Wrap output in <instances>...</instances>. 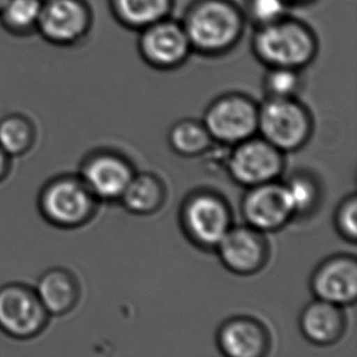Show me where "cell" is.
Wrapping results in <instances>:
<instances>
[{
	"mask_svg": "<svg viewBox=\"0 0 357 357\" xmlns=\"http://www.w3.org/2000/svg\"><path fill=\"white\" fill-rule=\"evenodd\" d=\"M194 54L220 58L236 49L245 33V16L234 0H193L181 19Z\"/></svg>",
	"mask_w": 357,
	"mask_h": 357,
	"instance_id": "cell-1",
	"label": "cell"
},
{
	"mask_svg": "<svg viewBox=\"0 0 357 357\" xmlns=\"http://www.w3.org/2000/svg\"><path fill=\"white\" fill-rule=\"evenodd\" d=\"M250 48L266 68L304 70L317 58L319 42L307 22L289 14L273 24L254 29Z\"/></svg>",
	"mask_w": 357,
	"mask_h": 357,
	"instance_id": "cell-2",
	"label": "cell"
},
{
	"mask_svg": "<svg viewBox=\"0 0 357 357\" xmlns=\"http://www.w3.org/2000/svg\"><path fill=\"white\" fill-rule=\"evenodd\" d=\"M96 208L97 198L79 176H58L50 179L39 193V213L54 227H81L93 218Z\"/></svg>",
	"mask_w": 357,
	"mask_h": 357,
	"instance_id": "cell-3",
	"label": "cell"
},
{
	"mask_svg": "<svg viewBox=\"0 0 357 357\" xmlns=\"http://www.w3.org/2000/svg\"><path fill=\"white\" fill-rule=\"evenodd\" d=\"M311 116L296 98H267L259 107V126L262 138L283 151L299 149L309 139Z\"/></svg>",
	"mask_w": 357,
	"mask_h": 357,
	"instance_id": "cell-4",
	"label": "cell"
},
{
	"mask_svg": "<svg viewBox=\"0 0 357 357\" xmlns=\"http://www.w3.org/2000/svg\"><path fill=\"white\" fill-rule=\"evenodd\" d=\"M137 49L140 59L159 71L181 68L194 54L181 20L172 16L139 31Z\"/></svg>",
	"mask_w": 357,
	"mask_h": 357,
	"instance_id": "cell-5",
	"label": "cell"
},
{
	"mask_svg": "<svg viewBox=\"0 0 357 357\" xmlns=\"http://www.w3.org/2000/svg\"><path fill=\"white\" fill-rule=\"evenodd\" d=\"M49 317L32 287L22 283L0 287V331L10 338L38 337L47 328Z\"/></svg>",
	"mask_w": 357,
	"mask_h": 357,
	"instance_id": "cell-6",
	"label": "cell"
},
{
	"mask_svg": "<svg viewBox=\"0 0 357 357\" xmlns=\"http://www.w3.org/2000/svg\"><path fill=\"white\" fill-rule=\"evenodd\" d=\"M213 140L237 145L252 138L259 126V107L251 98L231 93L210 104L204 117Z\"/></svg>",
	"mask_w": 357,
	"mask_h": 357,
	"instance_id": "cell-7",
	"label": "cell"
},
{
	"mask_svg": "<svg viewBox=\"0 0 357 357\" xmlns=\"http://www.w3.org/2000/svg\"><path fill=\"white\" fill-rule=\"evenodd\" d=\"M92 26L87 0H43L37 33L56 47H75L87 38Z\"/></svg>",
	"mask_w": 357,
	"mask_h": 357,
	"instance_id": "cell-8",
	"label": "cell"
},
{
	"mask_svg": "<svg viewBox=\"0 0 357 357\" xmlns=\"http://www.w3.org/2000/svg\"><path fill=\"white\" fill-rule=\"evenodd\" d=\"M283 166L282 151L264 138L254 137L236 145L228 159L232 178L249 188L273 182L283 171Z\"/></svg>",
	"mask_w": 357,
	"mask_h": 357,
	"instance_id": "cell-9",
	"label": "cell"
},
{
	"mask_svg": "<svg viewBox=\"0 0 357 357\" xmlns=\"http://www.w3.org/2000/svg\"><path fill=\"white\" fill-rule=\"evenodd\" d=\"M231 221L227 204L216 194H194L184 204V228L199 245L216 248L231 229Z\"/></svg>",
	"mask_w": 357,
	"mask_h": 357,
	"instance_id": "cell-10",
	"label": "cell"
},
{
	"mask_svg": "<svg viewBox=\"0 0 357 357\" xmlns=\"http://www.w3.org/2000/svg\"><path fill=\"white\" fill-rule=\"evenodd\" d=\"M243 215L259 232H273L289 222L294 216L284 184H260L251 187L243 200Z\"/></svg>",
	"mask_w": 357,
	"mask_h": 357,
	"instance_id": "cell-11",
	"label": "cell"
},
{
	"mask_svg": "<svg viewBox=\"0 0 357 357\" xmlns=\"http://www.w3.org/2000/svg\"><path fill=\"white\" fill-rule=\"evenodd\" d=\"M135 172L127 160L112 151H98L83 161L79 177L97 200L121 199Z\"/></svg>",
	"mask_w": 357,
	"mask_h": 357,
	"instance_id": "cell-12",
	"label": "cell"
},
{
	"mask_svg": "<svg viewBox=\"0 0 357 357\" xmlns=\"http://www.w3.org/2000/svg\"><path fill=\"white\" fill-rule=\"evenodd\" d=\"M216 248L223 265L238 275L261 270L268 255L265 238L251 227H231Z\"/></svg>",
	"mask_w": 357,
	"mask_h": 357,
	"instance_id": "cell-13",
	"label": "cell"
},
{
	"mask_svg": "<svg viewBox=\"0 0 357 357\" xmlns=\"http://www.w3.org/2000/svg\"><path fill=\"white\" fill-rule=\"evenodd\" d=\"M317 299L340 307L353 304L357 294V262L351 256H335L324 261L311 282Z\"/></svg>",
	"mask_w": 357,
	"mask_h": 357,
	"instance_id": "cell-14",
	"label": "cell"
},
{
	"mask_svg": "<svg viewBox=\"0 0 357 357\" xmlns=\"http://www.w3.org/2000/svg\"><path fill=\"white\" fill-rule=\"evenodd\" d=\"M218 345L231 357H260L267 353L268 335L262 324L248 317L229 319L218 332Z\"/></svg>",
	"mask_w": 357,
	"mask_h": 357,
	"instance_id": "cell-15",
	"label": "cell"
},
{
	"mask_svg": "<svg viewBox=\"0 0 357 357\" xmlns=\"http://www.w3.org/2000/svg\"><path fill=\"white\" fill-rule=\"evenodd\" d=\"M34 291L50 316L68 314L79 300V285L76 277L61 267L45 271L37 280Z\"/></svg>",
	"mask_w": 357,
	"mask_h": 357,
	"instance_id": "cell-16",
	"label": "cell"
},
{
	"mask_svg": "<svg viewBox=\"0 0 357 357\" xmlns=\"http://www.w3.org/2000/svg\"><path fill=\"white\" fill-rule=\"evenodd\" d=\"M300 328L305 337L314 344L335 343L345 329L343 310L328 301L314 300L305 307L300 316Z\"/></svg>",
	"mask_w": 357,
	"mask_h": 357,
	"instance_id": "cell-17",
	"label": "cell"
},
{
	"mask_svg": "<svg viewBox=\"0 0 357 357\" xmlns=\"http://www.w3.org/2000/svg\"><path fill=\"white\" fill-rule=\"evenodd\" d=\"M176 0H109V8L117 24L139 32L174 14Z\"/></svg>",
	"mask_w": 357,
	"mask_h": 357,
	"instance_id": "cell-18",
	"label": "cell"
},
{
	"mask_svg": "<svg viewBox=\"0 0 357 357\" xmlns=\"http://www.w3.org/2000/svg\"><path fill=\"white\" fill-rule=\"evenodd\" d=\"M121 200L132 213L149 215L158 211L164 204V184L154 174H135Z\"/></svg>",
	"mask_w": 357,
	"mask_h": 357,
	"instance_id": "cell-19",
	"label": "cell"
},
{
	"mask_svg": "<svg viewBox=\"0 0 357 357\" xmlns=\"http://www.w3.org/2000/svg\"><path fill=\"white\" fill-rule=\"evenodd\" d=\"M43 0H6L0 10V24L13 36L24 37L37 32Z\"/></svg>",
	"mask_w": 357,
	"mask_h": 357,
	"instance_id": "cell-20",
	"label": "cell"
},
{
	"mask_svg": "<svg viewBox=\"0 0 357 357\" xmlns=\"http://www.w3.org/2000/svg\"><path fill=\"white\" fill-rule=\"evenodd\" d=\"M36 143V128L32 121L11 114L0 120V148L10 158H17L29 153Z\"/></svg>",
	"mask_w": 357,
	"mask_h": 357,
	"instance_id": "cell-21",
	"label": "cell"
},
{
	"mask_svg": "<svg viewBox=\"0 0 357 357\" xmlns=\"http://www.w3.org/2000/svg\"><path fill=\"white\" fill-rule=\"evenodd\" d=\"M169 138L172 149L184 156L203 154L213 143V138L204 123L193 120L176 123L169 132Z\"/></svg>",
	"mask_w": 357,
	"mask_h": 357,
	"instance_id": "cell-22",
	"label": "cell"
},
{
	"mask_svg": "<svg viewBox=\"0 0 357 357\" xmlns=\"http://www.w3.org/2000/svg\"><path fill=\"white\" fill-rule=\"evenodd\" d=\"M304 84L303 70L289 68H267L264 77V89L267 98H296Z\"/></svg>",
	"mask_w": 357,
	"mask_h": 357,
	"instance_id": "cell-23",
	"label": "cell"
},
{
	"mask_svg": "<svg viewBox=\"0 0 357 357\" xmlns=\"http://www.w3.org/2000/svg\"><path fill=\"white\" fill-rule=\"evenodd\" d=\"M290 8L285 0H244L241 10L246 22L259 29L283 19L290 14Z\"/></svg>",
	"mask_w": 357,
	"mask_h": 357,
	"instance_id": "cell-24",
	"label": "cell"
},
{
	"mask_svg": "<svg viewBox=\"0 0 357 357\" xmlns=\"http://www.w3.org/2000/svg\"><path fill=\"white\" fill-rule=\"evenodd\" d=\"M295 215L307 213L319 202V185L309 174H295L284 184Z\"/></svg>",
	"mask_w": 357,
	"mask_h": 357,
	"instance_id": "cell-25",
	"label": "cell"
},
{
	"mask_svg": "<svg viewBox=\"0 0 357 357\" xmlns=\"http://www.w3.org/2000/svg\"><path fill=\"white\" fill-rule=\"evenodd\" d=\"M356 206V197L351 195L339 206L335 218L339 233L349 241H355L357 238Z\"/></svg>",
	"mask_w": 357,
	"mask_h": 357,
	"instance_id": "cell-26",
	"label": "cell"
},
{
	"mask_svg": "<svg viewBox=\"0 0 357 357\" xmlns=\"http://www.w3.org/2000/svg\"><path fill=\"white\" fill-rule=\"evenodd\" d=\"M10 160H11V158L9 155L6 154L4 150L0 148V182L9 174L10 167H11Z\"/></svg>",
	"mask_w": 357,
	"mask_h": 357,
	"instance_id": "cell-27",
	"label": "cell"
},
{
	"mask_svg": "<svg viewBox=\"0 0 357 357\" xmlns=\"http://www.w3.org/2000/svg\"><path fill=\"white\" fill-rule=\"evenodd\" d=\"M290 6H301V5H309L316 0H285Z\"/></svg>",
	"mask_w": 357,
	"mask_h": 357,
	"instance_id": "cell-28",
	"label": "cell"
},
{
	"mask_svg": "<svg viewBox=\"0 0 357 357\" xmlns=\"http://www.w3.org/2000/svg\"><path fill=\"white\" fill-rule=\"evenodd\" d=\"M5 3H6V0H0V10L4 6Z\"/></svg>",
	"mask_w": 357,
	"mask_h": 357,
	"instance_id": "cell-29",
	"label": "cell"
}]
</instances>
